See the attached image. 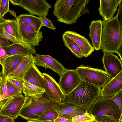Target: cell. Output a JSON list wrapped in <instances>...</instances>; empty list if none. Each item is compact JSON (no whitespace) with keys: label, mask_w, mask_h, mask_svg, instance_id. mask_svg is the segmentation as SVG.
Masks as SVG:
<instances>
[{"label":"cell","mask_w":122,"mask_h":122,"mask_svg":"<svg viewBox=\"0 0 122 122\" xmlns=\"http://www.w3.org/2000/svg\"><path fill=\"white\" fill-rule=\"evenodd\" d=\"M34 63L33 55H27L14 72L8 77L24 81L26 73Z\"/></svg>","instance_id":"ffe728a7"},{"label":"cell","mask_w":122,"mask_h":122,"mask_svg":"<svg viewBox=\"0 0 122 122\" xmlns=\"http://www.w3.org/2000/svg\"><path fill=\"white\" fill-rule=\"evenodd\" d=\"M95 120L97 122H122L112 115H104L99 118L95 119Z\"/></svg>","instance_id":"d6a6232c"},{"label":"cell","mask_w":122,"mask_h":122,"mask_svg":"<svg viewBox=\"0 0 122 122\" xmlns=\"http://www.w3.org/2000/svg\"><path fill=\"white\" fill-rule=\"evenodd\" d=\"M19 39L25 43L35 47L39 44L43 37L40 30L36 31L31 26L18 20Z\"/></svg>","instance_id":"52a82bcc"},{"label":"cell","mask_w":122,"mask_h":122,"mask_svg":"<svg viewBox=\"0 0 122 122\" xmlns=\"http://www.w3.org/2000/svg\"><path fill=\"white\" fill-rule=\"evenodd\" d=\"M2 73L0 71V79L1 77V76H2L1 75H2Z\"/></svg>","instance_id":"c3c4849f"},{"label":"cell","mask_w":122,"mask_h":122,"mask_svg":"<svg viewBox=\"0 0 122 122\" xmlns=\"http://www.w3.org/2000/svg\"><path fill=\"white\" fill-rule=\"evenodd\" d=\"M6 19H5L1 15L0 11V23L5 22Z\"/></svg>","instance_id":"ee69618b"},{"label":"cell","mask_w":122,"mask_h":122,"mask_svg":"<svg viewBox=\"0 0 122 122\" xmlns=\"http://www.w3.org/2000/svg\"><path fill=\"white\" fill-rule=\"evenodd\" d=\"M8 86L7 78L2 75L1 90L2 95L7 92Z\"/></svg>","instance_id":"74e56055"},{"label":"cell","mask_w":122,"mask_h":122,"mask_svg":"<svg viewBox=\"0 0 122 122\" xmlns=\"http://www.w3.org/2000/svg\"><path fill=\"white\" fill-rule=\"evenodd\" d=\"M12 44L7 38L0 35V46L2 47H6Z\"/></svg>","instance_id":"f35d334b"},{"label":"cell","mask_w":122,"mask_h":122,"mask_svg":"<svg viewBox=\"0 0 122 122\" xmlns=\"http://www.w3.org/2000/svg\"><path fill=\"white\" fill-rule=\"evenodd\" d=\"M97 122L95 120L93 121H91V122Z\"/></svg>","instance_id":"681fc988"},{"label":"cell","mask_w":122,"mask_h":122,"mask_svg":"<svg viewBox=\"0 0 122 122\" xmlns=\"http://www.w3.org/2000/svg\"><path fill=\"white\" fill-rule=\"evenodd\" d=\"M27 55H17L8 57L2 66V75L7 78L14 72Z\"/></svg>","instance_id":"ac0fdd59"},{"label":"cell","mask_w":122,"mask_h":122,"mask_svg":"<svg viewBox=\"0 0 122 122\" xmlns=\"http://www.w3.org/2000/svg\"><path fill=\"white\" fill-rule=\"evenodd\" d=\"M3 48L6 51L7 57L15 55H27L32 54L27 49L17 43H13L10 46Z\"/></svg>","instance_id":"d4e9b609"},{"label":"cell","mask_w":122,"mask_h":122,"mask_svg":"<svg viewBox=\"0 0 122 122\" xmlns=\"http://www.w3.org/2000/svg\"><path fill=\"white\" fill-rule=\"evenodd\" d=\"M117 15L111 19L102 21L101 49L104 53H116L122 46V3L119 4Z\"/></svg>","instance_id":"6da1fadb"},{"label":"cell","mask_w":122,"mask_h":122,"mask_svg":"<svg viewBox=\"0 0 122 122\" xmlns=\"http://www.w3.org/2000/svg\"><path fill=\"white\" fill-rule=\"evenodd\" d=\"M41 17L43 26H46L54 30L56 29V27L53 24L51 20L47 19L45 17Z\"/></svg>","instance_id":"d590c367"},{"label":"cell","mask_w":122,"mask_h":122,"mask_svg":"<svg viewBox=\"0 0 122 122\" xmlns=\"http://www.w3.org/2000/svg\"><path fill=\"white\" fill-rule=\"evenodd\" d=\"M23 8L30 15H37L40 17L47 16L51 5L45 0H21L19 5Z\"/></svg>","instance_id":"9c48e42d"},{"label":"cell","mask_w":122,"mask_h":122,"mask_svg":"<svg viewBox=\"0 0 122 122\" xmlns=\"http://www.w3.org/2000/svg\"><path fill=\"white\" fill-rule=\"evenodd\" d=\"M122 0H100V5L98 10L100 15L103 18V20H108L113 17L119 3Z\"/></svg>","instance_id":"9a60e30c"},{"label":"cell","mask_w":122,"mask_h":122,"mask_svg":"<svg viewBox=\"0 0 122 122\" xmlns=\"http://www.w3.org/2000/svg\"><path fill=\"white\" fill-rule=\"evenodd\" d=\"M58 117L57 111L54 109L48 110L44 112L39 117L38 120L46 121L55 120Z\"/></svg>","instance_id":"83f0119b"},{"label":"cell","mask_w":122,"mask_h":122,"mask_svg":"<svg viewBox=\"0 0 122 122\" xmlns=\"http://www.w3.org/2000/svg\"><path fill=\"white\" fill-rule=\"evenodd\" d=\"M25 97L19 116L28 121L38 120L42 114L48 110L54 109L57 111L61 103L54 101L45 92L36 99Z\"/></svg>","instance_id":"277c9868"},{"label":"cell","mask_w":122,"mask_h":122,"mask_svg":"<svg viewBox=\"0 0 122 122\" xmlns=\"http://www.w3.org/2000/svg\"></svg>","instance_id":"f907efd6"},{"label":"cell","mask_w":122,"mask_h":122,"mask_svg":"<svg viewBox=\"0 0 122 122\" xmlns=\"http://www.w3.org/2000/svg\"><path fill=\"white\" fill-rule=\"evenodd\" d=\"M9 2V0H0V11L3 17L10 10Z\"/></svg>","instance_id":"1f68e13d"},{"label":"cell","mask_w":122,"mask_h":122,"mask_svg":"<svg viewBox=\"0 0 122 122\" xmlns=\"http://www.w3.org/2000/svg\"><path fill=\"white\" fill-rule=\"evenodd\" d=\"M7 79L8 80L21 90L23 92V91L24 90L23 84L24 81L9 77H7Z\"/></svg>","instance_id":"e575fe53"},{"label":"cell","mask_w":122,"mask_h":122,"mask_svg":"<svg viewBox=\"0 0 122 122\" xmlns=\"http://www.w3.org/2000/svg\"><path fill=\"white\" fill-rule=\"evenodd\" d=\"M122 90V71L101 89L100 96H113Z\"/></svg>","instance_id":"2e32d148"},{"label":"cell","mask_w":122,"mask_h":122,"mask_svg":"<svg viewBox=\"0 0 122 122\" xmlns=\"http://www.w3.org/2000/svg\"><path fill=\"white\" fill-rule=\"evenodd\" d=\"M7 57L5 51L3 47L0 46V64L3 66L4 61Z\"/></svg>","instance_id":"8d00e7d4"},{"label":"cell","mask_w":122,"mask_h":122,"mask_svg":"<svg viewBox=\"0 0 122 122\" xmlns=\"http://www.w3.org/2000/svg\"><path fill=\"white\" fill-rule=\"evenodd\" d=\"M101 88L81 81L78 85L68 94L65 95L61 102L69 103L83 109L86 112L93 102L100 96Z\"/></svg>","instance_id":"3957f363"},{"label":"cell","mask_w":122,"mask_h":122,"mask_svg":"<svg viewBox=\"0 0 122 122\" xmlns=\"http://www.w3.org/2000/svg\"><path fill=\"white\" fill-rule=\"evenodd\" d=\"M45 84V92L54 101L61 102L65 97L58 84L51 76L46 73H42Z\"/></svg>","instance_id":"4fadbf2b"},{"label":"cell","mask_w":122,"mask_h":122,"mask_svg":"<svg viewBox=\"0 0 122 122\" xmlns=\"http://www.w3.org/2000/svg\"><path fill=\"white\" fill-rule=\"evenodd\" d=\"M0 122H14V119L7 116L0 114Z\"/></svg>","instance_id":"ab89813d"},{"label":"cell","mask_w":122,"mask_h":122,"mask_svg":"<svg viewBox=\"0 0 122 122\" xmlns=\"http://www.w3.org/2000/svg\"><path fill=\"white\" fill-rule=\"evenodd\" d=\"M25 98L22 94L12 97L0 108V114L7 116L14 119L16 118L19 116Z\"/></svg>","instance_id":"30bf717a"},{"label":"cell","mask_w":122,"mask_h":122,"mask_svg":"<svg viewBox=\"0 0 122 122\" xmlns=\"http://www.w3.org/2000/svg\"><path fill=\"white\" fill-rule=\"evenodd\" d=\"M76 69L82 81L101 88L111 79L109 75L102 69L94 68L83 64Z\"/></svg>","instance_id":"8992f818"},{"label":"cell","mask_w":122,"mask_h":122,"mask_svg":"<svg viewBox=\"0 0 122 122\" xmlns=\"http://www.w3.org/2000/svg\"><path fill=\"white\" fill-rule=\"evenodd\" d=\"M17 17L18 20L31 26L36 31H39L41 27L43 26L41 17L24 14L20 15Z\"/></svg>","instance_id":"7402d4cb"},{"label":"cell","mask_w":122,"mask_h":122,"mask_svg":"<svg viewBox=\"0 0 122 122\" xmlns=\"http://www.w3.org/2000/svg\"><path fill=\"white\" fill-rule=\"evenodd\" d=\"M58 117L72 119V116L67 110L64 105L61 102L57 111Z\"/></svg>","instance_id":"4dcf8cb0"},{"label":"cell","mask_w":122,"mask_h":122,"mask_svg":"<svg viewBox=\"0 0 122 122\" xmlns=\"http://www.w3.org/2000/svg\"><path fill=\"white\" fill-rule=\"evenodd\" d=\"M24 80L34 85L44 89L45 88V81L42 73L34 63L26 73Z\"/></svg>","instance_id":"d6986e66"},{"label":"cell","mask_w":122,"mask_h":122,"mask_svg":"<svg viewBox=\"0 0 122 122\" xmlns=\"http://www.w3.org/2000/svg\"><path fill=\"white\" fill-rule=\"evenodd\" d=\"M94 116L86 111L83 114L75 116L72 118L73 122H90L95 120Z\"/></svg>","instance_id":"f546056e"},{"label":"cell","mask_w":122,"mask_h":122,"mask_svg":"<svg viewBox=\"0 0 122 122\" xmlns=\"http://www.w3.org/2000/svg\"><path fill=\"white\" fill-rule=\"evenodd\" d=\"M42 122H55L54 120L42 121Z\"/></svg>","instance_id":"7dc6e473"},{"label":"cell","mask_w":122,"mask_h":122,"mask_svg":"<svg viewBox=\"0 0 122 122\" xmlns=\"http://www.w3.org/2000/svg\"><path fill=\"white\" fill-rule=\"evenodd\" d=\"M89 0H57L53 13L59 22L71 25L76 22L81 16L90 11Z\"/></svg>","instance_id":"7a4b0ae2"},{"label":"cell","mask_w":122,"mask_h":122,"mask_svg":"<svg viewBox=\"0 0 122 122\" xmlns=\"http://www.w3.org/2000/svg\"><path fill=\"white\" fill-rule=\"evenodd\" d=\"M23 92L25 97L35 99L41 97L45 92L44 89L24 81Z\"/></svg>","instance_id":"44dd1931"},{"label":"cell","mask_w":122,"mask_h":122,"mask_svg":"<svg viewBox=\"0 0 122 122\" xmlns=\"http://www.w3.org/2000/svg\"><path fill=\"white\" fill-rule=\"evenodd\" d=\"M63 34L76 43L82 52L84 57H87L94 51V48L85 37L72 31H66Z\"/></svg>","instance_id":"5bb4252c"},{"label":"cell","mask_w":122,"mask_h":122,"mask_svg":"<svg viewBox=\"0 0 122 122\" xmlns=\"http://www.w3.org/2000/svg\"><path fill=\"white\" fill-rule=\"evenodd\" d=\"M81 80L76 69H68L60 77L58 84L64 95L75 88Z\"/></svg>","instance_id":"ba28073f"},{"label":"cell","mask_w":122,"mask_h":122,"mask_svg":"<svg viewBox=\"0 0 122 122\" xmlns=\"http://www.w3.org/2000/svg\"><path fill=\"white\" fill-rule=\"evenodd\" d=\"M62 103L64 105L73 117L82 114L86 112L83 109L77 106L69 103Z\"/></svg>","instance_id":"f1b7e54d"},{"label":"cell","mask_w":122,"mask_h":122,"mask_svg":"<svg viewBox=\"0 0 122 122\" xmlns=\"http://www.w3.org/2000/svg\"><path fill=\"white\" fill-rule=\"evenodd\" d=\"M102 22L101 20H93L89 26V33L92 44L94 50L98 51L101 49L102 35Z\"/></svg>","instance_id":"e0dca14e"},{"label":"cell","mask_w":122,"mask_h":122,"mask_svg":"<svg viewBox=\"0 0 122 122\" xmlns=\"http://www.w3.org/2000/svg\"><path fill=\"white\" fill-rule=\"evenodd\" d=\"M2 81V75L1 76L0 79V96L2 95L1 94V85Z\"/></svg>","instance_id":"f6af8a7d"},{"label":"cell","mask_w":122,"mask_h":122,"mask_svg":"<svg viewBox=\"0 0 122 122\" xmlns=\"http://www.w3.org/2000/svg\"><path fill=\"white\" fill-rule=\"evenodd\" d=\"M8 89L6 92L0 96V108L12 97L22 94V90L7 80Z\"/></svg>","instance_id":"603a6c76"},{"label":"cell","mask_w":122,"mask_h":122,"mask_svg":"<svg viewBox=\"0 0 122 122\" xmlns=\"http://www.w3.org/2000/svg\"><path fill=\"white\" fill-rule=\"evenodd\" d=\"M0 35L5 37L13 43L18 44L25 47L28 50L32 55L36 54L35 47L25 43L7 32L4 28L2 23H0Z\"/></svg>","instance_id":"cb8c5ba5"},{"label":"cell","mask_w":122,"mask_h":122,"mask_svg":"<svg viewBox=\"0 0 122 122\" xmlns=\"http://www.w3.org/2000/svg\"><path fill=\"white\" fill-rule=\"evenodd\" d=\"M113 96H100L92 104L88 112L93 115L95 119L104 115H112L122 122V111L111 99Z\"/></svg>","instance_id":"5b68a950"},{"label":"cell","mask_w":122,"mask_h":122,"mask_svg":"<svg viewBox=\"0 0 122 122\" xmlns=\"http://www.w3.org/2000/svg\"><path fill=\"white\" fill-rule=\"evenodd\" d=\"M62 38L65 46L69 49L73 55L79 58L84 57L80 48L74 41L63 34Z\"/></svg>","instance_id":"484cf974"},{"label":"cell","mask_w":122,"mask_h":122,"mask_svg":"<svg viewBox=\"0 0 122 122\" xmlns=\"http://www.w3.org/2000/svg\"><path fill=\"white\" fill-rule=\"evenodd\" d=\"M55 122H73L72 119L58 117L54 120Z\"/></svg>","instance_id":"60d3db41"},{"label":"cell","mask_w":122,"mask_h":122,"mask_svg":"<svg viewBox=\"0 0 122 122\" xmlns=\"http://www.w3.org/2000/svg\"><path fill=\"white\" fill-rule=\"evenodd\" d=\"M26 122H42V121L37 120H29Z\"/></svg>","instance_id":"bcb514c9"},{"label":"cell","mask_w":122,"mask_h":122,"mask_svg":"<svg viewBox=\"0 0 122 122\" xmlns=\"http://www.w3.org/2000/svg\"><path fill=\"white\" fill-rule=\"evenodd\" d=\"M9 2L14 5H17L19 6L21 0H9Z\"/></svg>","instance_id":"b9f144b4"},{"label":"cell","mask_w":122,"mask_h":122,"mask_svg":"<svg viewBox=\"0 0 122 122\" xmlns=\"http://www.w3.org/2000/svg\"><path fill=\"white\" fill-rule=\"evenodd\" d=\"M33 56L35 65L51 70L57 73L60 77L67 69L59 61L49 55L36 54Z\"/></svg>","instance_id":"8fae6325"},{"label":"cell","mask_w":122,"mask_h":122,"mask_svg":"<svg viewBox=\"0 0 122 122\" xmlns=\"http://www.w3.org/2000/svg\"><path fill=\"white\" fill-rule=\"evenodd\" d=\"M11 15L14 16L15 18V20H17V17L16 15V12L14 10H9V11Z\"/></svg>","instance_id":"7bdbcfd3"},{"label":"cell","mask_w":122,"mask_h":122,"mask_svg":"<svg viewBox=\"0 0 122 122\" xmlns=\"http://www.w3.org/2000/svg\"><path fill=\"white\" fill-rule=\"evenodd\" d=\"M111 99L122 111V90L113 96Z\"/></svg>","instance_id":"836d02e7"},{"label":"cell","mask_w":122,"mask_h":122,"mask_svg":"<svg viewBox=\"0 0 122 122\" xmlns=\"http://www.w3.org/2000/svg\"><path fill=\"white\" fill-rule=\"evenodd\" d=\"M102 61L105 71L112 78L116 76L122 71V61L113 53H104Z\"/></svg>","instance_id":"7c38bea8"},{"label":"cell","mask_w":122,"mask_h":122,"mask_svg":"<svg viewBox=\"0 0 122 122\" xmlns=\"http://www.w3.org/2000/svg\"><path fill=\"white\" fill-rule=\"evenodd\" d=\"M2 23L4 29L7 32L19 39L18 20L15 19H6V21Z\"/></svg>","instance_id":"4316f807"}]
</instances>
